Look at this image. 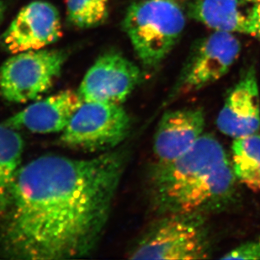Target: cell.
<instances>
[{"label":"cell","instance_id":"1","mask_svg":"<svg viewBox=\"0 0 260 260\" xmlns=\"http://www.w3.org/2000/svg\"><path fill=\"white\" fill-rule=\"evenodd\" d=\"M127 162L111 150L92 158L37 157L20 167L0 216V254L12 259L88 255L100 243Z\"/></svg>","mask_w":260,"mask_h":260},{"label":"cell","instance_id":"2","mask_svg":"<svg viewBox=\"0 0 260 260\" xmlns=\"http://www.w3.org/2000/svg\"><path fill=\"white\" fill-rule=\"evenodd\" d=\"M185 22L175 0H139L128 8L123 26L143 66L155 69L172 52Z\"/></svg>","mask_w":260,"mask_h":260},{"label":"cell","instance_id":"3","mask_svg":"<svg viewBox=\"0 0 260 260\" xmlns=\"http://www.w3.org/2000/svg\"><path fill=\"white\" fill-rule=\"evenodd\" d=\"M211 236L206 216L164 215L136 243L132 259L190 260L211 258Z\"/></svg>","mask_w":260,"mask_h":260},{"label":"cell","instance_id":"4","mask_svg":"<svg viewBox=\"0 0 260 260\" xmlns=\"http://www.w3.org/2000/svg\"><path fill=\"white\" fill-rule=\"evenodd\" d=\"M67 59L63 50L44 48L13 54L0 67V95L10 103L37 100L52 88Z\"/></svg>","mask_w":260,"mask_h":260},{"label":"cell","instance_id":"5","mask_svg":"<svg viewBox=\"0 0 260 260\" xmlns=\"http://www.w3.org/2000/svg\"><path fill=\"white\" fill-rule=\"evenodd\" d=\"M130 130V116L121 105L83 102L61 132L60 143L87 152H107L122 143Z\"/></svg>","mask_w":260,"mask_h":260},{"label":"cell","instance_id":"6","mask_svg":"<svg viewBox=\"0 0 260 260\" xmlns=\"http://www.w3.org/2000/svg\"><path fill=\"white\" fill-rule=\"evenodd\" d=\"M228 160L221 143L214 136L203 134L193 147L172 161L157 162L150 178L156 208Z\"/></svg>","mask_w":260,"mask_h":260},{"label":"cell","instance_id":"7","mask_svg":"<svg viewBox=\"0 0 260 260\" xmlns=\"http://www.w3.org/2000/svg\"><path fill=\"white\" fill-rule=\"evenodd\" d=\"M235 35L215 31L197 45L174 84L170 100L194 93L226 75L240 55Z\"/></svg>","mask_w":260,"mask_h":260},{"label":"cell","instance_id":"8","mask_svg":"<svg viewBox=\"0 0 260 260\" xmlns=\"http://www.w3.org/2000/svg\"><path fill=\"white\" fill-rule=\"evenodd\" d=\"M238 179L229 160L180 189L157 209L162 216L201 214L206 216L231 205L237 194Z\"/></svg>","mask_w":260,"mask_h":260},{"label":"cell","instance_id":"9","mask_svg":"<svg viewBox=\"0 0 260 260\" xmlns=\"http://www.w3.org/2000/svg\"><path fill=\"white\" fill-rule=\"evenodd\" d=\"M142 71L116 52L101 55L82 80L78 93L84 102L124 103L140 84Z\"/></svg>","mask_w":260,"mask_h":260},{"label":"cell","instance_id":"10","mask_svg":"<svg viewBox=\"0 0 260 260\" xmlns=\"http://www.w3.org/2000/svg\"><path fill=\"white\" fill-rule=\"evenodd\" d=\"M61 17L51 3L37 0L20 10L0 37V44L12 54L44 49L61 38Z\"/></svg>","mask_w":260,"mask_h":260},{"label":"cell","instance_id":"11","mask_svg":"<svg viewBox=\"0 0 260 260\" xmlns=\"http://www.w3.org/2000/svg\"><path fill=\"white\" fill-rule=\"evenodd\" d=\"M221 133L238 139L258 133L260 128V95L253 68L248 69L226 96L216 119Z\"/></svg>","mask_w":260,"mask_h":260},{"label":"cell","instance_id":"12","mask_svg":"<svg viewBox=\"0 0 260 260\" xmlns=\"http://www.w3.org/2000/svg\"><path fill=\"white\" fill-rule=\"evenodd\" d=\"M206 116L202 107L182 108L162 115L155 133L157 162L172 161L188 151L203 135Z\"/></svg>","mask_w":260,"mask_h":260},{"label":"cell","instance_id":"13","mask_svg":"<svg viewBox=\"0 0 260 260\" xmlns=\"http://www.w3.org/2000/svg\"><path fill=\"white\" fill-rule=\"evenodd\" d=\"M84 101L78 92L67 89L39 100L5 120L15 130L50 134L61 133Z\"/></svg>","mask_w":260,"mask_h":260},{"label":"cell","instance_id":"14","mask_svg":"<svg viewBox=\"0 0 260 260\" xmlns=\"http://www.w3.org/2000/svg\"><path fill=\"white\" fill-rule=\"evenodd\" d=\"M242 3L243 0H194L190 12L196 20L215 31L248 35V10H243Z\"/></svg>","mask_w":260,"mask_h":260},{"label":"cell","instance_id":"15","mask_svg":"<svg viewBox=\"0 0 260 260\" xmlns=\"http://www.w3.org/2000/svg\"><path fill=\"white\" fill-rule=\"evenodd\" d=\"M24 142L15 129L0 124V216L7 209L21 167Z\"/></svg>","mask_w":260,"mask_h":260},{"label":"cell","instance_id":"16","mask_svg":"<svg viewBox=\"0 0 260 260\" xmlns=\"http://www.w3.org/2000/svg\"><path fill=\"white\" fill-rule=\"evenodd\" d=\"M232 167L238 181L260 191V136L257 133L235 139L232 147Z\"/></svg>","mask_w":260,"mask_h":260},{"label":"cell","instance_id":"17","mask_svg":"<svg viewBox=\"0 0 260 260\" xmlns=\"http://www.w3.org/2000/svg\"><path fill=\"white\" fill-rule=\"evenodd\" d=\"M110 0H67V16L71 25L89 29L101 25L108 16Z\"/></svg>","mask_w":260,"mask_h":260},{"label":"cell","instance_id":"18","mask_svg":"<svg viewBox=\"0 0 260 260\" xmlns=\"http://www.w3.org/2000/svg\"><path fill=\"white\" fill-rule=\"evenodd\" d=\"M222 259H260V238L248 241L233 248Z\"/></svg>","mask_w":260,"mask_h":260},{"label":"cell","instance_id":"19","mask_svg":"<svg viewBox=\"0 0 260 260\" xmlns=\"http://www.w3.org/2000/svg\"><path fill=\"white\" fill-rule=\"evenodd\" d=\"M248 35L260 38V3L248 10Z\"/></svg>","mask_w":260,"mask_h":260},{"label":"cell","instance_id":"20","mask_svg":"<svg viewBox=\"0 0 260 260\" xmlns=\"http://www.w3.org/2000/svg\"><path fill=\"white\" fill-rule=\"evenodd\" d=\"M5 11H6V5L3 0H0V25L2 24L3 20H4Z\"/></svg>","mask_w":260,"mask_h":260},{"label":"cell","instance_id":"21","mask_svg":"<svg viewBox=\"0 0 260 260\" xmlns=\"http://www.w3.org/2000/svg\"><path fill=\"white\" fill-rule=\"evenodd\" d=\"M243 2L250 3V4H258L260 3V0H243Z\"/></svg>","mask_w":260,"mask_h":260}]
</instances>
